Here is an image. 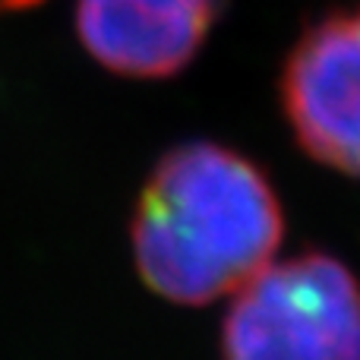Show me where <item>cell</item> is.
<instances>
[{
  "label": "cell",
  "instance_id": "obj_1",
  "mask_svg": "<svg viewBox=\"0 0 360 360\" xmlns=\"http://www.w3.org/2000/svg\"><path fill=\"white\" fill-rule=\"evenodd\" d=\"M136 272L158 297L202 307L272 262L285 212L262 168L193 139L158 158L133 212Z\"/></svg>",
  "mask_w": 360,
  "mask_h": 360
},
{
  "label": "cell",
  "instance_id": "obj_2",
  "mask_svg": "<svg viewBox=\"0 0 360 360\" xmlns=\"http://www.w3.org/2000/svg\"><path fill=\"white\" fill-rule=\"evenodd\" d=\"M221 360H360V281L329 253L269 262L234 291Z\"/></svg>",
  "mask_w": 360,
  "mask_h": 360
},
{
  "label": "cell",
  "instance_id": "obj_3",
  "mask_svg": "<svg viewBox=\"0 0 360 360\" xmlns=\"http://www.w3.org/2000/svg\"><path fill=\"white\" fill-rule=\"evenodd\" d=\"M278 89L300 149L360 177V6L329 10L300 32Z\"/></svg>",
  "mask_w": 360,
  "mask_h": 360
},
{
  "label": "cell",
  "instance_id": "obj_4",
  "mask_svg": "<svg viewBox=\"0 0 360 360\" xmlns=\"http://www.w3.org/2000/svg\"><path fill=\"white\" fill-rule=\"evenodd\" d=\"M224 13V0H76V38L98 67L130 79L186 70Z\"/></svg>",
  "mask_w": 360,
  "mask_h": 360
},
{
  "label": "cell",
  "instance_id": "obj_5",
  "mask_svg": "<svg viewBox=\"0 0 360 360\" xmlns=\"http://www.w3.org/2000/svg\"><path fill=\"white\" fill-rule=\"evenodd\" d=\"M38 4H44V0H0V16H6V13H25Z\"/></svg>",
  "mask_w": 360,
  "mask_h": 360
}]
</instances>
